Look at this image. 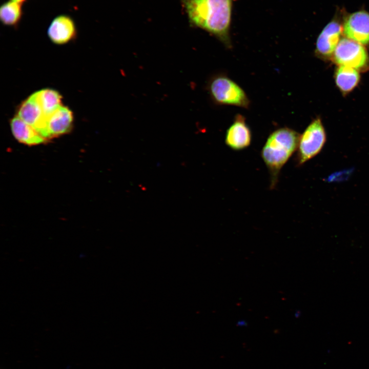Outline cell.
Here are the masks:
<instances>
[{
  "mask_svg": "<svg viewBox=\"0 0 369 369\" xmlns=\"http://www.w3.org/2000/svg\"><path fill=\"white\" fill-rule=\"evenodd\" d=\"M326 139L321 119H314L300 135L295 159L296 164L300 166L317 156L323 149Z\"/></svg>",
  "mask_w": 369,
  "mask_h": 369,
  "instance_id": "obj_4",
  "label": "cell"
},
{
  "mask_svg": "<svg viewBox=\"0 0 369 369\" xmlns=\"http://www.w3.org/2000/svg\"><path fill=\"white\" fill-rule=\"evenodd\" d=\"M16 116L44 137L47 115L43 112L33 94L20 105Z\"/></svg>",
  "mask_w": 369,
  "mask_h": 369,
  "instance_id": "obj_10",
  "label": "cell"
},
{
  "mask_svg": "<svg viewBox=\"0 0 369 369\" xmlns=\"http://www.w3.org/2000/svg\"><path fill=\"white\" fill-rule=\"evenodd\" d=\"M10 124L13 135L22 144L34 146L45 143L48 140L33 127L17 116L11 119Z\"/></svg>",
  "mask_w": 369,
  "mask_h": 369,
  "instance_id": "obj_12",
  "label": "cell"
},
{
  "mask_svg": "<svg viewBox=\"0 0 369 369\" xmlns=\"http://www.w3.org/2000/svg\"><path fill=\"white\" fill-rule=\"evenodd\" d=\"M343 31L347 38L361 45L369 44V13L355 12L345 20Z\"/></svg>",
  "mask_w": 369,
  "mask_h": 369,
  "instance_id": "obj_8",
  "label": "cell"
},
{
  "mask_svg": "<svg viewBox=\"0 0 369 369\" xmlns=\"http://www.w3.org/2000/svg\"><path fill=\"white\" fill-rule=\"evenodd\" d=\"M342 32V27L338 22L333 20L327 24L317 39L316 53L322 57L330 56L340 40Z\"/></svg>",
  "mask_w": 369,
  "mask_h": 369,
  "instance_id": "obj_11",
  "label": "cell"
},
{
  "mask_svg": "<svg viewBox=\"0 0 369 369\" xmlns=\"http://www.w3.org/2000/svg\"><path fill=\"white\" fill-rule=\"evenodd\" d=\"M11 1H12L13 2H15L17 3H18L21 5L23 4L24 3H25L26 1H27V0H11Z\"/></svg>",
  "mask_w": 369,
  "mask_h": 369,
  "instance_id": "obj_16",
  "label": "cell"
},
{
  "mask_svg": "<svg viewBox=\"0 0 369 369\" xmlns=\"http://www.w3.org/2000/svg\"><path fill=\"white\" fill-rule=\"evenodd\" d=\"M360 76L358 71L352 67L339 66L335 74L337 86L343 93L352 91L358 84Z\"/></svg>",
  "mask_w": 369,
  "mask_h": 369,
  "instance_id": "obj_13",
  "label": "cell"
},
{
  "mask_svg": "<svg viewBox=\"0 0 369 369\" xmlns=\"http://www.w3.org/2000/svg\"><path fill=\"white\" fill-rule=\"evenodd\" d=\"M333 58L339 66L350 67L356 70H363L369 64L365 48L348 38H343L339 41L334 52Z\"/></svg>",
  "mask_w": 369,
  "mask_h": 369,
  "instance_id": "obj_5",
  "label": "cell"
},
{
  "mask_svg": "<svg viewBox=\"0 0 369 369\" xmlns=\"http://www.w3.org/2000/svg\"><path fill=\"white\" fill-rule=\"evenodd\" d=\"M190 24L202 29L231 48L230 35L234 0H180Z\"/></svg>",
  "mask_w": 369,
  "mask_h": 369,
  "instance_id": "obj_1",
  "label": "cell"
},
{
  "mask_svg": "<svg viewBox=\"0 0 369 369\" xmlns=\"http://www.w3.org/2000/svg\"><path fill=\"white\" fill-rule=\"evenodd\" d=\"M22 5L9 0L0 7V20L5 26L17 27L23 15Z\"/></svg>",
  "mask_w": 369,
  "mask_h": 369,
  "instance_id": "obj_15",
  "label": "cell"
},
{
  "mask_svg": "<svg viewBox=\"0 0 369 369\" xmlns=\"http://www.w3.org/2000/svg\"><path fill=\"white\" fill-rule=\"evenodd\" d=\"M252 137L251 130L245 117L241 114H237L226 131L225 145L234 151L242 150L250 146Z\"/></svg>",
  "mask_w": 369,
  "mask_h": 369,
  "instance_id": "obj_7",
  "label": "cell"
},
{
  "mask_svg": "<svg viewBox=\"0 0 369 369\" xmlns=\"http://www.w3.org/2000/svg\"><path fill=\"white\" fill-rule=\"evenodd\" d=\"M73 114L67 107L59 106L47 115L44 137L48 140L69 133L73 127Z\"/></svg>",
  "mask_w": 369,
  "mask_h": 369,
  "instance_id": "obj_6",
  "label": "cell"
},
{
  "mask_svg": "<svg viewBox=\"0 0 369 369\" xmlns=\"http://www.w3.org/2000/svg\"><path fill=\"white\" fill-rule=\"evenodd\" d=\"M47 34L50 40L55 44H67L76 36L77 28L75 21L69 15H58L50 24Z\"/></svg>",
  "mask_w": 369,
  "mask_h": 369,
  "instance_id": "obj_9",
  "label": "cell"
},
{
  "mask_svg": "<svg viewBox=\"0 0 369 369\" xmlns=\"http://www.w3.org/2000/svg\"><path fill=\"white\" fill-rule=\"evenodd\" d=\"M36 100L46 115L61 106V96L56 91L44 89L33 93Z\"/></svg>",
  "mask_w": 369,
  "mask_h": 369,
  "instance_id": "obj_14",
  "label": "cell"
},
{
  "mask_svg": "<svg viewBox=\"0 0 369 369\" xmlns=\"http://www.w3.org/2000/svg\"><path fill=\"white\" fill-rule=\"evenodd\" d=\"M300 135L288 127L278 128L267 138L261 151V156L270 175V188L278 182L280 170L297 151Z\"/></svg>",
  "mask_w": 369,
  "mask_h": 369,
  "instance_id": "obj_2",
  "label": "cell"
},
{
  "mask_svg": "<svg viewBox=\"0 0 369 369\" xmlns=\"http://www.w3.org/2000/svg\"><path fill=\"white\" fill-rule=\"evenodd\" d=\"M210 96L218 105H229L248 109L250 100L243 89L222 74L212 76L207 85Z\"/></svg>",
  "mask_w": 369,
  "mask_h": 369,
  "instance_id": "obj_3",
  "label": "cell"
}]
</instances>
